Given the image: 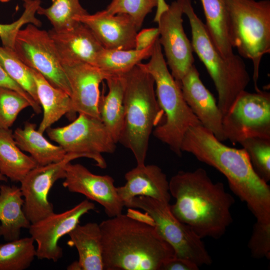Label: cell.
I'll list each match as a JSON object with an SVG mask.
<instances>
[{
  "instance_id": "obj_12",
  "label": "cell",
  "mask_w": 270,
  "mask_h": 270,
  "mask_svg": "<svg viewBox=\"0 0 270 270\" xmlns=\"http://www.w3.org/2000/svg\"><path fill=\"white\" fill-rule=\"evenodd\" d=\"M82 156L66 153L61 160L31 170L20 182L24 199V212L30 224L34 223L54 212V206L48 199V193L55 182L66 176V165Z\"/></svg>"
},
{
  "instance_id": "obj_18",
  "label": "cell",
  "mask_w": 270,
  "mask_h": 270,
  "mask_svg": "<svg viewBox=\"0 0 270 270\" xmlns=\"http://www.w3.org/2000/svg\"><path fill=\"white\" fill-rule=\"evenodd\" d=\"M180 84L186 102L203 126L220 142L226 140L222 128L224 115L216 100L202 83L194 64Z\"/></svg>"
},
{
  "instance_id": "obj_27",
  "label": "cell",
  "mask_w": 270,
  "mask_h": 270,
  "mask_svg": "<svg viewBox=\"0 0 270 270\" xmlns=\"http://www.w3.org/2000/svg\"><path fill=\"white\" fill-rule=\"evenodd\" d=\"M206 28L214 45L225 58L234 55L228 30V12L224 0H200Z\"/></svg>"
},
{
  "instance_id": "obj_36",
  "label": "cell",
  "mask_w": 270,
  "mask_h": 270,
  "mask_svg": "<svg viewBox=\"0 0 270 270\" xmlns=\"http://www.w3.org/2000/svg\"><path fill=\"white\" fill-rule=\"evenodd\" d=\"M32 18L26 12H23L20 17L16 21L10 24L0 23V39L2 46L10 48H14L16 37L22 26L30 23Z\"/></svg>"
},
{
  "instance_id": "obj_25",
  "label": "cell",
  "mask_w": 270,
  "mask_h": 270,
  "mask_svg": "<svg viewBox=\"0 0 270 270\" xmlns=\"http://www.w3.org/2000/svg\"><path fill=\"white\" fill-rule=\"evenodd\" d=\"M36 128L35 124L26 122L23 128L15 130L13 137L18 147L30 154L38 165H46L62 160L66 154L64 148L50 143Z\"/></svg>"
},
{
  "instance_id": "obj_22",
  "label": "cell",
  "mask_w": 270,
  "mask_h": 270,
  "mask_svg": "<svg viewBox=\"0 0 270 270\" xmlns=\"http://www.w3.org/2000/svg\"><path fill=\"white\" fill-rule=\"evenodd\" d=\"M30 70L34 80L38 98L44 111L38 130L43 134L64 115L70 116L71 100L66 92L54 86L38 72L30 68Z\"/></svg>"
},
{
  "instance_id": "obj_10",
  "label": "cell",
  "mask_w": 270,
  "mask_h": 270,
  "mask_svg": "<svg viewBox=\"0 0 270 270\" xmlns=\"http://www.w3.org/2000/svg\"><path fill=\"white\" fill-rule=\"evenodd\" d=\"M13 50L26 66L38 72L52 85L70 96L68 80L48 32L28 24L18 32Z\"/></svg>"
},
{
  "instance_id": "obj_19",
  "label": "cell",
  "mask_w": 270,
  "mask_h": 270,
  "mask_svg": "<svg viewBox=\"0 0 270 270\" xmlns=\"http://www.w3.org/2000/svg\"><path fill=\"white\" fill-rule=\"evenodd\" d=\"M62 66L81 63L95 66L98 53L104 48L92 31L79 22L72 28L48 31Z\"/></svg>"
},
{
  "instance_id": "obj_23",
  "label": "cell",
  "mask_w": 270,
  "mask_h": 270,
  "mask_svg": "<svg viewBox=\"0 0 270 270\" xmlns=\"http://www.w3.org/2000/svg\"><path fill=\"white\" fill-rule=\"evenodd\" d=\"M68 235V244L74 246L78 251L81 270H104L100 224H78Z\"/></svg>"
},
{
  "instance_id": "obj_1",
  "label": "cell",
  "mask_w": 270,
  "mask_h": 270,
  "mask_svg": "<svg viewBox=\"0 0 270 270\" xmlns=\"http://www.w3.org/2000/svg\"><path fill=\"white\" fill-rule=\"evenodd\" d=\"M102 258L106 270H160L175 256L149 218L132 208L102 220Z\"/></svg>"
},
{
  "instance_id": "obj_37",
  "label": "cell",
  "mask_w": 270,
  "mask_h": 270,
  "mask_svg": "<svg viewBox=\"0 0 270 270\" xmlns=\"http://www.w3.org/2000/svg\"><path fill=\"white\" fill-rule=\"evenodd\" d=\"M0 87L15 90L24 97L30 103L31 108L36 114L41 112L40 105L38 104L30 96L15 82L6 72L0 64Z\"/></svg>"
},
{
  "instance_id": "obj_5",
  "label": "cell",
  "mask_w": 270,
  "mask_h": 270,
  "mask_svg": "<svg viewBox=\"0 0 270 270\" xmlns=\"http://www.w3.org/2000/svg\"><path fill=\"white\" fill-rule=\"evenodd\" d=\"M150 58L148 62L139 64L154 78L156 99L164 117L152 134L181 156V145L186 132L190 128L202 124L184 100L180 84L169 71L158 38Z\"/></svg>"
},
{
  "instance_id": "obj_32",
  "label": "cell",
  "mask_w": 270,
  "mask_h": 270,
  "mask_svg": "<svg viewBox=\"0 0 270 270\" xmlns=\"http://www.w3.org/2000/svg\"><path fill=\"white\" fill-rule=\"evenodd\" d=\"M238 143L246 152L256 173L268 183L270 180V138L252 137Z\"/></svg>"
},
{
  "instance_id": "obj_43",
  "label": "cell",
  "mask_w": 270,
  "mask_h": 270,
  "mask_svg": "<svg viewBox=\"0 0 270 270\" xmlns=\"http://www.w3.org/2000/svg\"><path fill=\"white\" fill-rule=\"evenodd\" d=\"M10 0H0V2H8Z\"/></svg>"
},
{
  "instance_id": "obj_9",
  "label": "cell",
  "mask_w": 270,
  "mask_h": 270,
  "mask_svg": "<svg viewBox=\"0 0 270 270\" xmlns=\"http://www.w3.org/2000/svg\"><path fill=\"white\" fill-rule=\"evenodd\" d=\"M70 124L62 127L49 128L46 133L66 153L80 154L93 160L96 165L106 168V162L102 154L113 153L116 142L100 119L84 114Z\"/></svg>"
},
{
  "instance_id": "obj_21",
  "label": "cell",
  "mask_w": 270,
  "mask_h": 270,
  "mask_svg": "<svg viewBox=\"0 0 270 270\" xmlns=\"http://www.w3.org/2000/svg\"><path fill=\"white\" fill-rule=\"evenodd\" d=\"M24 204L20 188L0 185V236L8 242L20 238L21 230L28 229L31 224L24 212Z\"/></svg>"
},
{
  "instance_id": "obj_34",
  "label": "cell",
  "mask_w": 270,
  "mask_h": 270,
  "mask_svg": "<svg viewBox=\"0 0 270 270\" xmlns=\"http://www.w3.org/2000/svg\"><path fill=\"white\" fill-rule=\"evenodd\" d=\"M158 5V0H112L106 10L112 14L128 15L140 30L146 16Z\"/></svg>"
},
{
  "instance_id": "obj_39",
  "label": "cell",
  "mask_w": 270,
  "mask_h": 270,
  "mask_svg": "<svg viewBox=\"0 0 270 270\" xmlns=\"http://www.w3.org/2000/svg\"><path fill=\"white\" fill-rule=\"evenodd\" d=\"M199 268L188 260L174 256L164 262L160 270H198Z\"/></svg>"
},
{
  "instance_id": "obj_30",
  "label": "cell",
  "mask_w": 270,
  "mask_h": 270,
  "mask_svg": "<svg viewBox=\"0 0 270 270\" xmlns=\"http://www.w3.org/2000/svg\"><path fill=\"white\" fill-rule=\"evenodd\" d=\"M36 13L46 17L52 29L62 31L70 29L78 22L74 20L76 16L88 12L79 0H52L50 6L44 8L40 6Z\"/></svg>"
},
{
  "instance_id": "obj_7",
  "label": "cell",
  "mask_w": 270,
  "mask_h": 270,
  "mask_svg": "<svg viewBox=\"0 0 270 270\" xmlns=\"http://www.w3.org/2000/svg\"><path fill=\"white\" fill-rule=\"evenodd\" d=\"M231 44L253 64L256 91L262 56L270 52V0H224Z\"/></svg>"
},
{
  "instance_id": "obj_35",
  "label": "cell",
  "mask_w": 270,
  "mask_h": 270,
  "mask_svg": "<svg viewBox=\"0 0 270 270\" xmlns=\"http://www.w3.org/2000/svg\"><path fill=\"white\" fill-rule=\"evenodd\" d=\"M248 248L255 258H270V224L256 220L253 226Z\"/></svg>"
},
{
  "instance_id": "obj_20",
  "label": "cell",
  "mask_w": 270,
  "mask_h": 270,
  "mask_svg": "<svg viewBox=\"0 0 270 270\" xmlns=\"http://www.w3.org/2000/svg\"><path fill=\"white\" fill-rule=\"evenodd\" d=\"M124 178V185L116 187L118 196L124 204L138 196H148L169 204L171 198L169 181L158 166L137 165L128 172Z\"/></svg>"
},
{
  "instance_id": "obj_33",
  "label": "cell",
  "mask_w": 270,
  "mask_h": 270,
  "mask_svg": "<svg viewBox=\"0 0 270 270\" xmlns=\"http://www.w3.org/2000/svg\"><path fill=\"white\" fill-rule=\"evenodd\" d=\"M28 106L30 102L20 94L0 87V130L10 128L19 113Z\"/></svg>"
},
{
  "instance_id": "obj_11",
  "label": "cell",
  "mask_w": 270,
  "mask_h": 270,
  "mask_svg": "<svg viewBox=\"0 0 270 270\" xmlns=\"http://www.w3.org/2000/svg\"><path fill=\"white\" fill-rule=\"evenodd\" d=\"M222 128L226 140L234 144L252 137L270 138V93L243 91L224 115Z\"/></svg>"
},
{
  "instance_id": "obj_2",
  "label": "cell",
  "mask_w": 270,
  "mask_h": 270,
  "mask_svg": "<svg viewBox=\"0 0 270 270\" xmlns=\"http://www.w3.org/2000/svg\"><path fill=\"white\" fill-rule=\"evenodd\" d=\"M181 150L223 174L232 191L246 204L256 221L270 224V186L256 173L244 148L224 145L200 124L188 130Z\"/></svg>"
},
{
  "instance_id": "obj_26",
  "label": "cell",
  "mask_w": 270,
  "mask_h": 270,
  "mask_svg": "<svg viewBox=\"0 0 270 270\" xmlns=\"http://www.w3.org/2000/svg\"><path fill=\"white\" fill-rule=\"evenodd\" d=\"M38 164L16 145L11 130H0V172L15 182H20Z\"/></svg>"
},
{
  "instance_id": "obj_8",
  "label": "cell",
  "mask_w": 270,
  "mask_h": 270,
  "mask_svg": "<svg viewBox=\"0 0 270 270\" xmlns=\"http://www.w3.org/2000/svg\"><path fill=\"white\" fill-rule=\"evenodd\" d=\"M124 205L128 208L142 210L161 236L172 247L176 256L188 260L198 267L212 264V258L202 238L174 216L170 204L138 196Z\"/></svg>"
},
{
  "instance_id": "obj_29",
  "label": "cell",
  "mask_w": 270,
  "mask_h": 270,
  "mask_svg": "<svg viewBox=\"0 0 270 270\" xmlns=\"http://www.w3.org/2000/svg\"><path fill=\"white\" fill-rule=\"evenodd\" d=\"M34 240L30 237L0 244V270H24L36 256Z\"/></svg>"
},
{
  "instance_id": "obj_17",
  "label": "cell",
  "mask_w": 270,
  "mask_h": 270,
  "mask_svg": "<svg viewBox=\"0 0 270 270\" xmlns=\"http://www.w3.org/2000/svg\"><path fill=\"white\" fill-rule=\"evenodd\" d=\"M62 67L71 90L70 116L78 113L100 119L98 110L100 96L99 88L108 76L96 66L86 63Z\"/></svg>"
},
{
  "instance_id": "obj_41",
  "label": "cell",
  "mask_w": 270,
  "mask_h": 270,
  "mask_svg": "<svg viewBox=\"0 0 270 270\" xmlns=\"http://www.w3.org/2000/svg\"><path fill=\"white\" fill-rule=\"evenodd\" d=\"M67 270H81L80 266L78 262V261H74L70 264L68 267Z\"/></svg>"
},
{
  "instance_id": "obj_3",
  "label": "cell",
  "mask_w": 270,
  "mask_h": 270,
  "mask_svg": "<svg viewBox=\"0 0 270 270\" xmlns=\"http://www.w3.org/2000/svg\"><path fill=\"white\" fill-rule=\"evenodd\" d=\"M171 212L200 238L218 239L232 222L234 197L222 182H214L206 170L180 171L169 180Z\"/></svg>"
},
{
  "instance_id": "obj_40",
  "label": "cell",
  "mask_w": 270,
  "mask_h": 270,
  "mask_svg": "<svg viewBox=\"0 0 270 270\" xmlns=\"http://www.w3.org/2000/svg\"><path fill=\"white\" fill-rule=\"evenodd\" d=\"M168 6L164 0H158V5L156 7V12L154 16V21L156 22L160 14L166 10Z\"/></svg>"
},
{
  "instance_id": "obj_6",
  "label": "cell",
  "mask_w": 270,
  "mask_h": 270,
  "mask_svg": "<svg viewBox=\"0 0 270 270\" xmlns=\"http://www.w3.org/2000/svg\"><path fill=\"white\" fill-rule=\"evenodd\" d=\"M189 21L194 52L204 65L218 94V105L224 115L250 82L244 61L238 54L226 58L218 51L205 24L195 12L191 0H179Z\"/></svg>"
},
{
  "instance_id": "obj_44",
  "label": "cell",
  "mask_w": 270,
  "mask_h": 270,
  "mask_svg": "<svg viewBox=\"0 0 270 270\" xmlns=\"http://www.w3.org/2000/svg\"></svg>"
},
{
  "instance_id": "obj_28",
  "label": "cell",
  "mask_w": 270,
  "mask_h": 270,
  "mask_svg": "<svg viewBox=\"0 0 270 270\" xmlns=\"http://www.w3.org/2000/svg\"><path fill=\"white\" fill-rule=\"evenodd\" d=\"M156 42L142 50L103 48L98 55L95 66L108 76L123 75L150 57Z\"/></svg>"
},
{
  "instance_id": "obj_42",
  "label": "cell",
  "mask_w": 270,
  "mask_h": 270,
  "mask_svg": "<svg viewBox=\"0 0 270 270\" xmlns=\"http://www.w3.org/2000/svg\"><path fill=\"white\" fill-rule=\"evenodd\" d=\"M8 180V178L4 176V175H3L1 172H0V181H4V182H6Z\"/></svg>"
},
{
  "instance_id": "obj_14",
  "label": "cell",
  "mask_w": 270,
  "mask_h": 270,
  "mask_svg": "<svg viewBox=\"0 0 270 270\" xmlns=\"http://www.w3.org/2000/svg\"><path fill=\"white\" fill-rule=\"evenodd\" d=\"M94 208V203L85 200L70 209L58 214L54 212L31 224L28 231L37 244L36 257L40 260L58 261L63 256L59 240L80 224L82 216Z\"/></svg>"
},
{
  "instance_id": "obj_15",
  "label": "cell",
  "mask_w": 270,
  "mask_h": 270,
  "mask_svg": "<svg viewBox=\"0 0 270 270\" xmlns=\"http://www.w3.org/2000/svg\"><path fill=\"white\" fill-rule=\"evenodd\" d=\"M64 179V188L98 203L108 217L122 214L124 204L118 196L112 176L94 174L83 165L70 162L66 166Z\"/></svg>"
},
{
  "instance_id": "obj_16",
  "label": "cell",
  "mask_w": 270,
  "mask_h": 270,
  "mask_svg": "<svg viewBox=\"0 0 270 270\" xmlns=\"http://www.w3.org/2000/svg\"><path fill=\"white\" fill-rule=\"evenodd\" d=\"M74 20L89 28L104 48H134L135 38L139 30L126 14H112L104 10L94 14L77 16Z\"/></svg>"
},
{
  "instance_id": "obj_31",
  "label": "cell",
  "mask_w": 270,
  "mask_h": 270,
  "mask_svg": "<svg viewBox=\"0 0 270 270\" xmlns=\"http://www.w3.org/2000/svg\"><path fill=\"white\" fill-rule=\"evenodd\" d=\"M0 64L8 74L40 104L30 68L22 62L13 49L0 46Z\"/></svg>"
},
{
  "instance_id": "obj_13",
  "label": "cell",
  "mask_w": 270,
  "mask_h": 270,
  "mask_svg": "<svg viewBox=\"0 0 270 270\" xmlns=\"http://www.w3.org/2000/svg\"><path fill=\"white\" fill-rule=\"evenodd\" d=\"M183 14L181 4L176 0L168 4L156 22L158 41L163 48L166 64L172 75L179 84L194 62L192 44L182 25Z\"/></svg>"
},
{
  "instance_id": "obj_24",
  "label": "cell",
  "mask_w": 270,
  "mask_h": 270,
  "mask_svg": "<svg viewBox=\"0 0 270 270\" xmlns=\"http://www.w3.org/2000/svg\"><path fill=\"white\" fill-rule=\"evenodd\" d=\"M105 80L108 90L106 95L100 94L98 110L100 119L117 144L124 122V80L122 75L110 76Z\"/></svg>"
},
{
  "instance_id": "obj_4",
  "label": "cell",
  "mask_w": 270,
  "mask_h": 270,
  "mask_svg": "<svg viewBox=\"0 0 270 270\" xmlns=\"http://www.w3.org/2000/svg\"><path fill=\"white\" fill-rule=\"evenodd\" d=\"M122 76L124 116L118 142L132 151L137 165H143L150 136L164 122V114L156 99L154 78L139 64Z\"/></svg>"
},
{
  "instance_id": "obj_38",
  "label": "cell",
  "mask_w": 270,
  "mask_h": 270,
  "mask_svg": "<svg viewBox=\"0 0 270 270\" xmlns=\"http://www.w3.org/2000/svg\"><path fill=\"white\" fill-rule=\"evenodd\" d=\"M158 36L159 30L158 28L143 29L136 34L134 49L142 50L146 48L154 42Z\"/></svg>"
}]
</instances>
